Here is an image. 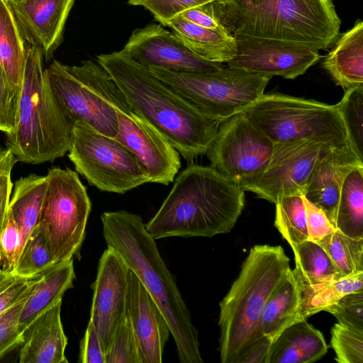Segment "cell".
I'll list each match as a JSON object with an SVG mask.
<instances>
[{"label":"cell","mask_w":363,"mask_h":363,"mask_svg":"<svg viewBox=\"0 0 363 363\" xmlns=\"http://www.w3.org/2000/svg\"><path fill=\"white\" fill-rule=\"evenodd\" d=\"M274 143L238 112L219 123L205 154L211 167L242 186L267 167Z\"/></svg>","instance_id":"obj_12"},{"label":"cell","mask_w":363,"mask_h":363,"mask_svg":"<svg viewBox=\"0 0 363 363\" xmlns=\"http://www.w3.org/2000/svg\"><path fill=\"white\" fill-rule=\"evenodd\" d=\"M331 347L339 363H363V333L340 323L331 328Z\"/></svg>","instance_id":"obj_37"},{"label":"cell","mask_w":363,"mask_h":363,"mask_svg":"<svg viewBox=\"0 0 363 363\" xmlns=\"http://www.w3.org/2000/svg\"><path fill=\"white\" fill-rule=\"evenodd\" d=\"M27 45L50 60L63 40L65 26L75 0H6Z\"/></svg>","instance_id":"obj_18"},{"label":"cell","mask_w":363,"mask_h":363,"mask_svg":"<svg viewBox=\"0 0 363 363\" xmlns=\"http://www.w3.org/2000/svg\"><path fill=\"white\" fill-rule=\"evenodd\" d=\"M291 248L296 263L294 270L302 289L330 283L342 277L318 244L307 240Z\"/></svg>","instance_id":"obj_29"},{"label":"cell","mask_w":363,"mask_h":363,"mask_svg":"<svg viewBox=\"0 0 363 363\" xmlns=\"http://www.w3.org/2000/svg\"><path fill=\"white\" fill-rule=\"evenodd\" d=\"M240 112L274 144L312 140L335 147L348 142L335 105L280 94H264Z\"/></svg>","instance_id":"obj_8"},{"label":"cell","mask_w":363,"mask_h":363,"mask_svg":"<svg viewBox=\"0 0 363 363\" xmlns=\"http://www.w3.org/2000/svg\"><path fill=\"white\" fill-rule=\"evenodd\" d=\"M140 65L179 72H210L223 67L208 61L184 45L162 24L150 23L134 30L121 50Z\"/></svg>","instance_id":"obj_16"},{"label":"cell","mask_w":363,"mask_h":363,"mask_svg":"<svg viewBox=\"0 0 363 363\" xmlns=\"http://www.w3.org/2000/svg\"><path fill=\"white\" fill-rule=\"evenodd\" d=\"M274 225L291 247L308 240L302 194L279 197L275 203Z\"/></svg>","instance_id":"obj_32"},{"label":"cell","mask_w":363,"mask_h":363,"mask_svg":"<svg viewBox=\"0 0 363 363\" xmlns=\"http://www.w3.org/2000/svg\"><path fill=\"white\" fill-rule=\"evenodd\" d=\"M302 286L294 269H290L269 296L261 315L263 335L275 339L289 325L301 321Z\"/></svg>","instance_id":"obj_23"},{"label":"cell","mask_w":363,"mask_h":363,"mask_svg":"<svg viewBox=\"0 0 363 363\" xmlns=\"http://www.w3.org/2000/svg\"><path fill=\"white\" fill-rule=\"evenodd\" d=\"M39 277L26 279L13 273H0V314L28 294Z\"/></svg>","instance_id":"obj_43"},{"label":"cell","mask_w":363,"mask_h":363,"mask_svg":"<svg viewBox=\"0 0 363 363\" xmlns=\"http://www.w3.org/2000/svg\"><path fill=\"white\" fill-rule=\"evenodd\" d=\"M45 71L57 101L74 124L81 121L101 134L116 137L117 112L132 108L97 62L87 60L69 66L54 60Z\"/></svg>","instance_id":"obj_7"},{"label":"cell","mask_w":363,"mask_h":363,"mask_svg":"<svg viewBox=\"0 0 363 363\" xmlns=\"http://www.w3.org/2000/svg\"><path fill=\"white\" fill-rule=\"evenodd\" d=\"M342 277L363 271V238L350 237L337 229L318 244Z\"/></svg>","instance_id":"obj_34"},{"label":"cell","mask_w":363,"mask_h":363,"mask_svg":"<svg viewBox=\"0 0 363 363\" xmlns=\"http://www.w3.org/2000/svg\"><path fill=\"white\" fill-rule=\"evenodd\" d=\"M31 291L0 314V359L21 346L23 342L18 322L24 303Z\"/></svg>","instance_id":"obj_41"},{"label":"cell","mask_w":363,"mask_h":363,"mask_svg":"<svg viewBox=\"0 0 363 363\" xmlns=\"http://www.w3.org/2000/svg\"><path fill=\"white\" fill-rule=\"evenodd\" d=\"M107 247L125 262L157 303L169 327L182 363H203L198 330L190 312L142 218L124 210L101 215Z\"/></svg>","instance_id":"obj_2"},{"label":"cell","mask_w":363,"mask_h":363,"mask_svg":"<svg viewBox=\"0 0 363 363\" xmlns=\"http://www.w3.org/2000/svg\"><path fill=\"white\" fill-rule=\"evenodd\" d=\"M105 357L106 363H142L138 341L126 309Z\"/></svg>","instance_id":"obj_36"},{"label":"cell","mask_w":363,"mask_h":363,"mask_svg":"<svg viewBox=\"0 0 363 363\" xmlns=\"http://www.w3.org/2000/svg\"></svg>","instance_id":"obj_50"},{"label":"cell","mask_w":363,"mask_h":363,"mask_svg":"<svg viewBox=\"0 0 363 363\" xmlns=\"http://www.w3.org/2000/svg\"><path fill=\"white\" fill-rule=\"evenodd\" d=\"M216 1L217 0H129L128 4L144 7L162 25L186 10Z\"/></svg>","instance_id":"obj_42"},{"label":"cell","mask_w":363,"mask_h":363,"mask_svg":"<svg viewBox=\"0 0 363 363\" xmlns=\"http://www.w3.org/2000/svg\"><path fill=\"white\" fill-rule=\"evenodd\" d=\"M47 188V177L35 174L21 177L14 184L9 211L20 232L21 252L27 238L38 223Z\"/></svg>","instance_id":"obj_27"},{"label":"cell","mask_w":363,"mask_h":363,"mask_svg":"<svg viewBox=\"0 0 363 363\" xmlns=\"http://www.w3.org/2000/svg\"><path fill=\"white\" fill-rule=\"evenodd\" d=\"M162 26L173 30L176 37L197 55L211 62H228L235 55V38L228 33L214 31L197 26L177 16Z\"/></svg>","instance_id":"obj_26"},{"label":"cell","mask_w":363,"mask_h":363,"mask_svg":"<svg viewBox=\"0 0 363 363\" xmlns=\"http://www.w3.org/2000/svg\"><path fill=\"white\" fill-rule=\"evenodd\" d=\"M22 87L11 84L0 66V130L11 135L16 129Z\"/></svg>","instance_id":"obj_38"},{"label":"cell","mask_w":363,"mask_h":363,"mask_svg":"<svg viewBox=\"0 0 363 363\" xmlns=\"http://www.w3.org/2000/svg\"><path fill=\"white\" fill-rule=\"evenodd\" d=\"M68 152L77 172L100 191L124 194L149 182L130 150L81 121L74 124Z\"/></svg>","instance_id":"obj_11"},{"label":"cell","mask_w":363,"mask_h":363,"mask_svg":"<svg viewBox=\"0 0 363 363\" xmlns=\"http://www.w3.org/2000/svg\"><path fill=\"white\" fill-rule=\"evenodd\" d=\"M73 126L49 85L41 52L26 45L18 123L6 147L18 162H52L69 151Z\"/></svg>","instance_id":"obj_6"},{"label":"cell","mask_w":363,"mask_h":363,"mask_svg":"<svg viewBox=\"0 0 363 363\" xmlns=\"http://www.w3.org/2000/svg\"><path fill=\"white\" fill-rule=\"evenodd\" d=\"M148 69L204 116L219 123L259 99L271 79L228 67L198 73Z\"/></svg>","instance_id":"obj_9"},{"label":"cell","mask_w":363,"mask_h":363,"mask_svg":"<svg viewBox=\"0 0 363 363\" xmlns=\"http://www.w3.org/2000/svg\"><path fill=\"white\" fill-rule=\"evenodd\" d=\"M308 240L317 244L330 236L336 228L331 224L324 212L308 201L303 196Z\"/></svg>","instance_id":"obj_44"},{"label":"cell","mask_w":363,"mask_h":363,"mask_svg":"<svg viewBox=\"0 0 363 363\" xmlns=\"http://www.w3.org/2000/svg\"><path fill=\"white\" fill-rule=\"evenodd\" d=\"M50 243L38 225L27 238L18 258L13 274L31 279L54 266Z\"/></svg>","instance_id":"obj_33"},{"label":"cell","mask_w":363,"mask_h":363,"mask_svg":"<svg viewBox=\"0 0 363 363\" xmlns=\"http://www.w3.org/2000/svg\"><path fill=\"white\" fill-rule=\"evenodd\" d=\"M79 362L106 363L105 354L94 327L90 321L80 342Z\"/></svg>","instance_id":"obj_45"},{"label":"cell","mask_w":363,"mask_h":363,"mask_svg":"<svg viewBox=\"0 0 363 363\" xmlns=\"http://www.w3.org/2000/svg\"><path fill=\"white\" fill-rule=\"evenodd\" d=\"M62 301L40 314L23 333L20 363H67V337L61 320Z\"/></svg>","instance_id":"obj_21"},{"label":"cell","mask_w":363,"mask_h":363,"mask_svg":"<svg viewBox=\"0 0 363 363\" xmlns=\"http://www.w3.org/2000/svg\"><path fill=\"white\" fill-rule=\"evenodd\" d=\"M180 16L186 21L201 27L228 33L217 19L208 11L205 5L186 10L182 13Z\"/></svg>","instance_id":"obj_47"},{"label":"cell","mask_w":363,"mask_h":363,"mask_svg":"<svg viewBox=\"0 0 363 363\" xmlns=\"http://www.w3.org/2000/svg\"><path fill=\"white\" fill-rule=\"evenodd\" d=\"M129 270L124 259L107 247L101 256L96 277L92 284L89 320L105 356L116 328L125 313Z\"/></svg>","instance_id":"obj_17"},{"label":"cell","mask_w":363,"mask_h":363,"mask_svg":"<svg viewBox=\"0 0 363 363\" xmlns=\"http://www.w3.org/2000/svg\"><path fill=\"white\" fill-rule=\"evenodd\" d=\"M273 340L262 335L245 346L233 363H269Z\"/></svg>","instance_id":"obj_46"},{"label":"cell","mask_w":363,"mask_h":363,"mask_svg":"<svg viewBox=\"0 0 363 363\" xmlns=\"http://www.w3.org/2000/svg\"><path fill=\"white\" fill-rule=\"evenodd\" d=\"M323 66L335 84L344 89L363 85V22L357 20L336 39Z\"/></svg>","instance_id":"obj_22"},{"label":"cell","mask_w":363,"mask_h":363,"mask_svg":"<svg viewBox=\"0 0 363 363\" xmlns=\"http://www.w3.org/2000/svg\"><path fill=\"white\" fill-rule=\"evenodd\" d=\"M96 62L109 74L132 110L157 129L188 162L206 152L219 123L121 51Z\"/></svg>","instance_id":"obj_1"},{"label":"cell","mask_w":363,"mask_h":363,"mask_svg":"<svg viewBox=\"0 0 363 363\" xmlns=\"http://www.w3.org/2000/svg\"><path fill=\"white\" fill-rule=\"evenodd\" d=\"M236 51L227 67L286 79L305 73L320 58L319 50L296 42L235 36Z\"/></svg>","instance_id":"obj_14"},{"label":"cell","mask_w":363,"mask_h":363,"mask_svg":"<svg viewBox=\"0 0 363 363\" xmlns=\"http://www.w3.org/2000/svg\"><path fill=\"white\" fill-rule=\"evenodd\" d=\"M335 106L345 124L347 141L363 162V85L347 89Z\"/></svg>","instance_id":"obj_35"},{"label":"cell","mask_w":363,"mask_h":363,"mask_svg":"<svg viewBox=\"0 0 363 363\" xmlns=\"http://www.w3.org/2000/svg\"><path fill=\"white\" fill-rule=\"evenodd\" d=\"M330 148L312 140L274 144L266 169L241 188L274 203L283 196L303 195L316 161Z\"/></svg>","instance_id":"obj_13"},{"label":"cell","mask_w":363,"mask_h":363,"mask_svg":"<svg viewBox=\"0 0 363 363\" xmlns=\"http://www.w3.org/2000/svg\"><path fill=\"white\" fill-rule=\"evenodd\" d=\"M245 206L244 190L212 167L191 163L176 178L146 224L155 239L212 237L229 233Z\"/></svg>","instance_id":"obj_3"},{"label":"cell","mask_w":363,"mask_h":363,"mask_svg":"<svg viewBox=\"0 0 363 363\" xmlns=\"http://www.w3.org/2000/svg\"><path fill=\"white\" fill-rule=\"evenodd\" d=\"M126 311L138 341L142 363H161L171 334L169 327L157 303L130 269Z\"/></svg>","instance_id":"obj_19"},{"label":"cell","mask_w":363,"mask_h":363,"mask_svg":"<svg viewBox=\"0 0 363 363\" xmlns=\"http://www.w3.org/2000/svg\"><path fill=\"white\" fill-rule=\"evenodd\" d=\"M227 33L302 43L325 50L341 21L333 0H217L205 5Z\"/></svg>","instance_id":"obj_4"},{"label":"cell","mask_w":363,"mask_h":363,"mask_svg":"<svg viewBox=\"0 0 363 363\" xmlns=\"http://www.w3.org/2000/svg\"><path fill=\"white\" fill-rule=\"evenodd\" d=\"M360 165L363 162L347 142L324 152L310 174L303 196L324 212L335 228L344 180L352 169Z\"/></svg>","instance_id":"obj_20"},{"label":"cell","mask_w":363,"mask_h":363,"mask_svg":"<svg viewBox=\"0 0 363 363\" xmlns=\"http://www.w3.org/2000/svg\"><path fill=\"white\" fill-rule=\"evenodd\" d=\"M17 162L15 155L11 150L0 146V175L11 174Z\"/></svg>","instance_id":"obj_49"},{"label":"cell","mask_w":363,"mask_h":363,"mask_svg":"<svg viewBox=\"0 0 363 363\" xmlns=\"http://www.w3.org/2000/svg\"><path fill=\"white\" fill-rule=\"evenodd\" d=\"M363 290V271L342 277L340 279L320 286L302 289L299 307L301 320L324 311L345 295Z\"/></svg>","instance_id":"obj_31"},{"label":"cell","mask_w":363,"mask_h":363,"mask_svg":"<svg viewBox=\"0 0 363 363\" xmlns=\"http://www.w3.org/2000/svg\"><path fill=\"white\" fill-rule=\"evenodd\" d=\"M12 187L11 174L0 175V233L7 216Z\"/></svg>","instance_id":"obj_48"},{"label":"cell","mask_w":363,"mask_h":363,"mask_svg":"<svg viewBox=\"0 0 363 363\" xmlns=\"http://www.w3.org/2000/svg\"><path fill=\"white\" fill-rule=\"evenodd\" d=\"M324 311L342 325L363 333V290L345 295Z\"/></svg>","instance_id":"obj_39"},{"label":"cell","mask_w":363,"mask_h":363,"mask_svg":"<svg viewBox=\"0 0 363 363\" xmlns=\"http://www.w3.org/2000/svg\"><path fill=\"white\" fill-rule=\"evenodd\" d=\"M117 141L130 150L149 182L168 185L181 167L179 152L150 123L133 110L118 111Z\"/></svg>","instance_id":"obj_15"},{"label":"cell","mask_w":363,"mask_h":363,"mask_svg":"<svg viewBox=\"0 0 363 363\" xmlns=\"http://www.w3.org/2000/svg\"><path fill=\"white\" fill-rule=\"evenodd\" d=\"M328 351L322 333L303 320L287 327L273 342L269 363H311Z\"/></svg>","instance_id":"obj_24"},{"label":"cell","mask_w":363,"mask_h":363,"mask_svg":"<svg viewBox=\"0 0 363 363\" xmlns=\"http://www.w3.org/2000/svg\"><path fill=\"white\" fill-rule=\"evenodd\" d=\"M46 177L48 188L38 225L50 243L55 265L79 255L91 203L76 172L54 167Z\"/></svg>","instance_id":"obj_10"},{"label":"cell","mask_w":363,"mask_h":363,"mask_svg":"<svg viewBox=\"0 0 363 363\" xmlns=\"http://www.w3.org/2000/svg\"><path fill=\"white\" fill-rule=\"evenodd\" d=\"M335 228L350 237L363 238V165L352 169L344 180Z\"/></svg>","instance_id":"obj_30"},{"label":"cell","mask_w":363,"mask_h":363,"mask_svg":"<svg viewBox=\"0 0 363 363\" xmlns=\"http://www.w3.org/2000/svg\"><path fill=\"white\" fill-rule=\"evenodd\" d=\"M20 252V232L8 209L0 233V273L13 274Z\"/></svg>","instance_id":"obj_40"},{"label":"cell","mask_w":363,"mask_h":363,"mask_svg":"<svg viewBox=\"0 0 363 363\" xmlns=\"http://www.w3.org/2000/svg\"><path fill=\"white\" fill-rule=\"evenodd\" d=\"M26 43L6 1L0 0V66L8 81L23 84Z\"/></svg>","instance_id":"obj_28"},{"label":"cell","mask_w":363,"mask_h":363,"mask_svg":"<svg viewBox=\"0 0 363 363\" xmlns=\"http://www.w3.org/2000/svg\"><path fill=\"white\" fill-rule=\"evenodd\" d=\"M290 269V259L281 246L256 245L250 249L238 278L220 302L222 363H233L245 346L263 335V308Z\"/></svg>","instance_id":"obj_5"},{"label":"cell","mask_w":363,"mask_h":363,"mask_svg":"<svg viewBox=\"0 0 363 363\" xmlns=\"http://www.w3.org/2000/svg\"><path fill=\"white\" fill-rule=\"evenodd\" d=\"M74 279L73 259L55 264L40 275L20 315L18 330L22 335L40 314L62 301Z\"/></svg>","instance_id":"obj_25"}]
</instances>
